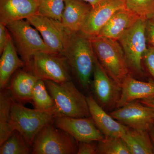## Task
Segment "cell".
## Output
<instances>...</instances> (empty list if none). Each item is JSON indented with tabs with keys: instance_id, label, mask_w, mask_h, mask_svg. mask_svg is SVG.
Listing matches in <instances>:
<instances>
[{
	"instance_id": "22",
	"label": "cell",
	"mask_w": 154,
	"mask_h": 154,
	"mask_svg": "<svg viewBox=\"0 0 154 154\" xmlns=\"http://www.w3.org/2000/svg\"><path fill=\"white\" fill-rule=\"evenodd\" d=\"M13 98L8 89L0 93V145L14 131L11 125V105Z\"/></svg>"
},
{
	"instance_id": "27",
	"label": "cell",
	"mask_w": 154,
	"mask_h": 154,
	"mask_svg": "<svg viewBox=\"0 0 154 154\" xmlns=\"http://www.w3.org/2000/svg\"><path fill=\"white\" fill-rule=\"evenodd\" d=\"M125 8L146 19L154 14V0H125Z\"/></svg>"
},
{
	"instance_id": "19",
	"label": "cell",
	"mask_w": 154,
	"mask_h": 154,
	"mask_svg": "<svg viewBox=\"0 0 154 154\" xmlns=\"http://www.w3.org/2000/svg\"><path fill=\"white\" fill-rule=\"evenodd\" d=\"M38 79L29 71H20L11 80L8 88L12 98L22 104L32 102V92Z\"/></svg>"
},
{
	"instance_id": "13",
	"label": "cell",
	"mask_w": 154,
	"mask_h": 154,
	"mask_svg": "<svg viewBox=\"0 0 154 154\" xmlns=\"http://www.w3.org/2000/svg\"><path fill=\"white\" fill-rule=\"evenodd\" d=\"M93 77L94 93L101 105L107 108L116 105L121 94V87L105 71L96 55Z\"/></svg>"
},
{
	"instance_id": "20",
	"label": "cell",
	"mask_w": 154,
	"mask_h": 154,
	"mask_svg": "<svg viewBox=\"0 0 154 154\" xmlns=\"http://www.w3.org/2000/svg\"><path fill=\"white\" fill-rule=\"evenodd\" d=\"M26 66L19 58L17 50L11 36L6 44L0 59V88L5 89L12 75L18 69Z\"/></svg>"
},
{
	"instance_id": "21",
	"label": "cell",
	"mask_w": 154,
	"mask_h": 154,
	"mask_svg": "<svg viewBox=\"0 0 154 154\" xmlns=\"http://www.w3.org/2000/svg\"><path fill=\"white\" fill-rule=\"evenodd\" d=\"M122 139L126 143L131 154H154V147L149 130L129 128Z\"/></svg>"
},
{
	"instance_id": "30",
	"label": "cell",
	"mask_w": 154,
	"mask_h": 154,
	"mask_svg": "<svg viewBox=\"0 0 154 154\" xmlns=\"http://www.w3.org/2000/svg\"><path fill=\"white\" fill-rule=\"evenodd\" d=\"M146 33L148 43L154 48V14L146 19Z\"/></svg>"
},
{
	"instance_id": "29",
	"label": "cell",
	"mask_w": 154,
	"mask_h": 154,
	"mask_svg": "<svg viewBox=\"0 0 154 154\" xmlns=\"http://www.w3.org/2000/svg\"><path fill=\"white\" fill-rule=\"evenodd\" d=\"M97 141L79 142L77 154H96L98 143Z\"/></svg>"
},
{
	"instance_id": "7",
	"label": "cell",
	"mask_w": 154,
	"mask_h": 154,
	"mask_svg": "<svg viewBox=\"0 0 154 154\" xmlns=\"http://www.w3.org/2000/svg\"><path fill=\"white\" fill-rule=\"evenodd\" d=\"M146 25V19L140 18L118 40L130 71L138 75L142 74V62L147 48Z\"/></svg>"
},
{
	"instance_id": "24",
	"label": "cell",
	"mask_w": 154,
	"mask_h": 154,
	"mask_svg": "<svg viewBox=\"0 0 154 154\" xmlns=\"http://www.w3.org/2000/svg\"><path fill=\"white\" fill-rule=\"evenodd\" d=\"M42 80L36 82L32 92V102L35 109L41 110H49L55 106L54 101Z\"/></svg>"
},
{
	"instance_id": "28",
	"label": "cell",
	"mask_w": 154,
	"mask_h": 154,
	"mask_svg": "<svg viewBox=\"0 0 154 154\" xmlns=\"http://www.w3.org/2000/svg\"><path fill=\"white\" fill-rule=\"evenodd\" d=\"M143 60L149 72L154 78V48L150 45L148 44Z\"/></svg>"
},
{
	"instance_id": "26",
	"label": "cell",
	"mask_w": 154,
	"mask_h": 154,
	"mask_svg": "<svg viewBox=\"0 0 154 154\" xmlns=\"http://www.w3.org/2000/svg\"><path fill=\"white\" fill-rule=\"evenodd\" d=\"M36 14L61 22L65 8L64 0H36Z\"/></svg>"
},
{
	"instance_id": "4",
	"label": "cell",
	"mask_w": 154,
	"mask_h": 154,
	"mask_svg": "<svg viewBox=\"0 0 154 154\" xmlns=\"http://www.w3.org/2000/svg\"><path fill=\"white\" fill-rule=\"evenodd\" d=\"M57 117L54 107L49 110L29 109L13 99L11 105V125L32 146L36 136L45 125Z\"/></svg>"
},
{
	"instance_id": "1",
	"label": "cell",
	"mask_w": 154,
	"mask_h": 154,
	"mask_svg": "<svg viewBox=\"0 0 154 154\" xmlns=\"http://www.w3.org/2000/svg\"><path fill=\"white\" fill-rule=\"evenodd\" d=\"M62 55L66 59L80 85L88 91L95 57L90 38L80 32L71 33Z\"/></svg>"
},
{
	"instance_id": "25",
	"label": "cell",
	"mask_w": 154,
	"mask_h": 154,
	"mask_svg": "<svg viewBox=\"0 0 154 154\" xmlns=\"http://www.w3.org/2000/svg\"><path fill=\"white\" fill-rule=\"evenodd\" d=\"M96 154H131L129 149L121 137H105L98 142Z\"/></svg>"
},
{
	"instance_id": "11",
	"label": "cell",
	"mask_w": 154,
	"mask_h": 154,
	"mask_svg": "<svg viewBox=\"0 0 154 154\" xmlns=\"http://www.w3.org/2000/svg\"><path fill=\"white\" fill-rule=\"evenodd\" d=\"M110 114L116 120L133 129L149 130L154 124V110L140 102H130Z\"/></svg>"
},
{
	"instance_id": "33",
	"label": "cell",
	"mask_w": 154,
	"mask_h": 154,
	"mask_svg": "<svg viewBox=\"0 0 154 154\" xmlns=\"http://www.w3.org/2000/svg\"><path fill=\"white\" fill-rule=\"evenodd\" d=\"M149 132L154 147V124L150 128L149 130Z\"/></svg>"
},
{
	"instance_id": "9",
	"label": "cell",
	"mask_w": 154,
	"mask_h": 154,
	"mask_svg": "<svg viewBox=\"0 0 154 154\" xmlns=\"http://www.w3.org/2000/svg\"><path fill=\"white\" fill-rule=\"evenodd\" d=\"M40 33L53 52L62 55L71 33L62 22L36 14L26 19Z\"/></svg>"
},
{
	"instance_id": "15",
	"label": "cell",
	"mask_w": 154,
	"mask_h": 154,
	"mask_svg": "<svg viewBox=\"0 0 154 154\" xmlns=\"http://www.w3.org/2000/svg\"><path fill=\"white\" fill-rule=\"evenodd\" d=\"M120 97L116 107L120 108L135 100L154 99V82L136 79L129 74L121 85Z\"/></svg>"
},
{
	"instance_id": "18",
	"label": "cell",
	"mask_w": 154,
	"mask_h": 154,
	"mask_svg": "<svg viewBox=\"0 0 154 154\" xmlns=\"http://www.w3.org/2000/svg\"><path fill=\"white\" fill-rule=\"evenodd\" d=\"M140 18L126 8L120 9L113 14L98 36L118 41L125 32Z\"/></svg>"
},
{
	"instance_id": "17",
	"label": "cell",
	"mask_w": 154,
	"mask_h": 154,
	"mask_svg": "<svg viewBox=\"0 0 154 154\" xmlns=\"http://www.w3.org/2000/svg\"><path fill=\"white\" fill-rule=\"evenodd\" d=\"M36 0H0V22L7 25L37 12Z\"/></svg>"
},
{
	"instance_id": "31",
	"label": "cell",
	"mask_w": 154,
	"mask_h": 154,
	"mask_svg": "<svg viewBox=\"0 0 154 154\" xmlns=\"http://www.w3.org/2000/svg\"><path fill=\"white\" fill-rule=\"evenodd\" d=\"M11 37L6 25L0 22V54H2Z\"/></svg>"
},
{
	"instance_id": "5",
	"label": "cell",
	"mask_w": 154,
	"mask_h": 154,
	"mask_svg": "<svg viewBox=\"0 0 154 154\" xmlns=\"http://www.w3.org/2000/svg\"><path fill=\"white\" fill-rule=\"evenodd\" d=\"M6 26L27 69L33 57L37 53H54L45 44L37 30L33 28L27 20L15 21Z\"/></svg>"
},
{
	"instance_id": "34",
	"label": "cell",
	"mask_w": 154,
	"mask_h": 154,
	"mask_svg": "<svg viewBox=\"0 0 154 154\" xmlns=\"http://www.w3.org/2000/svg\"><path fill=\"white\" fill-rule=\"evenodd\" d=\"M64 1H66V0H64ZM81 1L87 2L89 3L92 6V7H94L98 3L100 2L101 0H81Z\"/></svg>"
},
{
	"instance_id": "23",
	"label": "cell",
	"mask_w": 154,
	"mask_h": 154,
	"mask_svg": "<svg viewBox=\"0 0 154 154\" xmlns=\"http://www.w3.org/2000/svg\"><path fill=\"white\" fill-rule=\"evenodd\" d=\"M0 146L1 154H29L32 152L23 136L16 130Z\"/></svg>"
},
{
	"instance_id": "32",
	"label": "cell",
	"mask_w": 154,
	"mask_h": 154,
	"mask_svg": "<svg viewBox=\"0 0 154 154\" xmlns=\"http://www.w3.org/2000/svg\"><path fill=\"white\" fill-rule=\"evenodd\" d=\"M139 102L143 105L151 107L154 110V99L141 100Z\"/></svg>"
},
{
	"instance_id": "16",
	"label": "cell",
	"mask_w": 154,
	"mask_h": 154,
	"mask_svg": "<svg viewBox=\"0 0 154 154\" xmlns=\"http://www.w3.org/2000/svg\"><path fill=\"white\" fill-rule=\"evenodd\" d=\"M61 22L71 33L79 32L85 24L92 6L81 0H66Z\"/></svg>"
},
{
	"instance_id": "6",
	"label": "cell",
	"mask_w": 154,
	"mask_h": 154,
	"mask_svg": "<svg viewBox=\"0 0 154 154\" xmlns=\"http://www.w3.org/2000/svg\"><path fill=\"white\" fill-rule=\"evenodd\" d=\"M52 122L38 132L32 147L33 154H75L77 141L66 131L54 125Z\"/></svg>"
},
{
	"instance_id": "2",
	"label": "cell",
	"mask_w": 154,
	"mask_h": 154,
	"mask_svg": "<svg viewBox=\"0 0 154 154\" xmlns=\"http://www.w3.org/2000/svg\"><path fill=\"white\" fill-rule=\"evenodd\" d=\"M45 82L54 101L57 116L91 117L87 97L77 89L72 80L62 83Z\"/></svg>"
},
{
	"instance_id": "3",
	"label": "cell",
	"mask_w": 154,
	"mask_h": 154,
	"mask_svg": "<svg viewBox=\"0 0 154 154\" xmlns=\"http://www.w3.org/2000/svg\"><path fill=\"white\" fill-rule=\"evenodd\" d=\"M94 53L108 75L121 87L130 70L121 45L118 40L97 36L90 38Z\"/></svg>"
},
{
	"instance_id": "14",
	"label": "cell",
	"mask_w": 154,
	"mask_h": 154,
	"mask_svg": "<svg viewBox=\"0 0 154 154\" xmlns=\"http://www.w3.org/2000/svg\"><path fill=\"white\" fill-rule=\"evenodd\" d=\"M87 98L91 118L98 129L105 137H122L129 127L107 114L92 95Z\"/></svg>"
},
{
	"instance_id": "10",
	"label": "cell",
	"mask_w": 154,
	"mask_h": 154,
	"mask_svg": "<svg viewBox=\"0 0 154 154\" xmlns=\"http://www.w3.org/2000/svg\"><path fill=\"white\" fill-rule=\"evenodd\" d=\"M54 122L56 126L66 131L79 143L101 141L105 138L91 117L57 116L54 118Z\"/></svg>"
},
{
	"instance_id": "8",
	"label": "cell",
	"mask_w": 154,
	"mask_h": 154,
	"mask_svg": "<svg viewBox=\"0 0 154 154\" xmlns=\"http://www.w3.org/2000/svg\"><path fill=\"white\" fill-rule=\"evenodd\" d=\"M28 70L44 81L62 83L72 80L67 60L58 54L37 53L31 60Z\"/></svg>"
},
{
	"instance_id": "12",
	"label": "cell",
	"mask_w": 154,
	"mask_h": 154,
	"mask_svg": "<svg viewBox=\"0 0 154 154\" xmlns=\"http://www.w3.org/2000/svg\"><path fill=\"white\" fill-rule=\"evenodd\" d=\"M125 8V0H101L92 7L80 32L89 38L98 36L113 14Z\"/></svg>"
}]
</instances>
